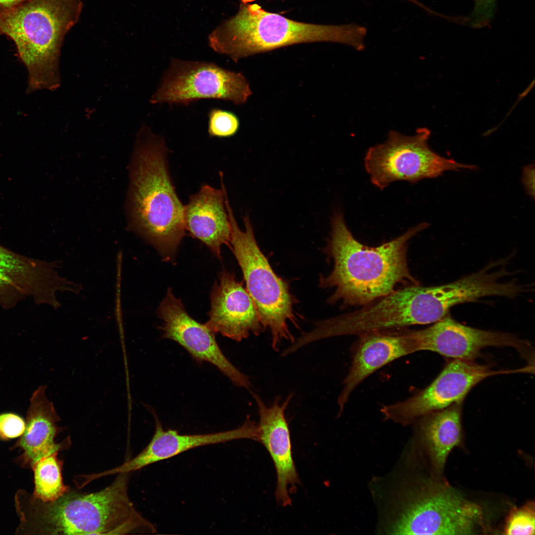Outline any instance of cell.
I'll return each mask as SVG.
<instances>
[{"mask_svg":"<svg viewBox=\"0 0 535 535\" xmlns=\"http://www.w3.org/2000/svg\"><path fill=\"white\" fill-rule=\"evenodd\" d=\"M429 224L422 222L392 240L375 247L363 245L352 235L344 216L335 212L325 252L334 261L330 273L321 275L320 286L333 287L328 299L343 306H367L395 290L399 284L418 285L408 266L409 241Z\"/></svg>","mask_w":535,"mask_h":535,"instance_id":"1","label":"cell"},{"mask_svg":"<svg viewBox=\"0 0 535 535\" xmlns=\"http://www.w3.org/2000/svg\"><path fill=\"white\" fill-rule=\"evenodd\" d=\"M162 137L141 128L129 165L126 211L128 229L153 246L165 260L173 258L185 235L184 206L169 175Z\"/></svg>","mask_w":535,"mask_h":535,"instance_id":"2","label":"cell"},{"mask_svg":"<svg viewBox=\"0 0 535 535\" xmlns=\"http://www.w3.org/2000/svg\"><path fill=\"white\" fill-rule=\"evenodd\" d=\"M366 28L354 24L324 25L297 21L241 3L237 13L223 21L208 37L210 47L235 62L260 53L296 44L329 42L361 51Z\"/></svg>","mask_w":535,"mask_h":535,"instance_id":"3","label":"cell"},{"mask_svg":"<svg viewBox=\"0 0 535 535\" xmlns=\"http://www.w3.org/2000/svg\"><path fill=\"white\" fill-rule=\"evenodd\" d=\"M82 8L81 0H27L0 9V33L14 42L27 68V93L59 86L61 48Z\"/></svg>","mask_w":535,"mask_h":535,"instance_id":"4","label":"cell"},{"mask_svg":"<svg viewBox=\"0 0 535 535\" xmlns=\"http://www.w3.org/2000/svg\"><path fill=\"white\" fill-rule=\"evenodd\" d=\"M131 473L117 474L106 488L94 492L70 490L57 499L35 498V523L48 535L154 534L156 527L136 510L128 495Z\"/></svg>","mask_w":535,"mask_h":535,"instance_id":"5","label":"cell"},{"mask_svg":"<svg viewBox=\"0 0 535 535\" xmlns=\"http://www.w3.org/2000/svg\"><path fill=\"white\" fill-rule=\"evenodd\" d=\"M226 207L231 226L230 249L242 271L246 289L252 297L265 328L271 335V347L278 351L281 341L293 343L295 339L288 327L290 322L298 327L293 306L296 300L287 282L279 277L261 250L248 216L243 217L241 230L228 200Z\"/></svg>","mask_w":535,"mask_h":535,"instance_id":"6","label":"cell"},{"mask_svg":"<svg viewBox=\"0 0 535 535\" xmlns=\"http://www.w3.org/2000/svg\"><path fill=\"white\" fill-rule=\"evenodd\" d=\"M430 135L427 128H418L413 135L391 131L384 143L369 148L364 166L372 184L382 190L397 181L415 183L437 177L447 171L477 168L476 165L461 163L435 153L428 144Z\"/></svg>","mask_w":535,"mask_h":535,"instance_id":"7","label":"cell"},{"mask_svg":"<svg viewBox=\"0 0 535 535\" xmlns=\"http://www.w3.org/2000/svg\"><path fill=\"white\" fill-rule=\"evenodd\" d=\"M411 492L392 534L468 535L484 528L482 508L451 487L430 483Z\"/></svg>","mask_w":535,"mask_h":535,"instance_id":"8","label":"cell"},{"mask_svg":"<svg viewBox=\"0 0 535 535\" xmlns=\"http://www.w3.org/2000/svg\"><path fill=\"white\" fill-rule=\"evenodd\" d=\"M252 93L249 81L241 73L213 62L172 58L150 101L187 105L214 99L239 105L246 103Z\"/></svg>","mask_w":535,"mask_h":535,"instance_id":"9","label":"cell"},{"mask_svg":"<svg viewBox=\"0 0 535 535\" xmlns=\"http://www.w3.org/2000/svg\"><path fill=\"white\" fill-rule=\"evenodd\" d=\"M521 372L522 368L495 371L474 361L454 359L427 387L405 400L383 405L380 412L386 420L408 425L428 414L463 402L475 385L488 377Z\"/></svg>","mask_w":535,"mask_h":535,"instance_id":"10","label":"cell"},{"mask_svg":"<svg viewBox=\"0 0 535 535\" xmlns=\"http://www.w3.org/2000/svg\"><path fill=\"white\" fill-rule=\"evenodd\" d=\"M60 261L49 262L27 257L0 245V305L10 309L26 298L54 309L61 306L57 291L77 293L79 284L60 276Z\"/></svg>","mask_w":535,"mask_h":535,"instance_id":"11","label":"cell"},{"mask_svg":"<svg viewBox=\"0 0 535 535\" xmlns=\"http://www.w3.org/2000/svg\"><path fill=\"white\" fill-rule=\"evenodd\" d=\"M412 333L417 352L432 351L453 359L474 361L488 347H513L528 361L534 354L530 343L513 334L467 326L448 315Z\"/></svg>","mask_w":535,"mask_h":535,"instance_id":"12","label":"cell"},{"mask_svg":"<svg viewBox=\"0 0 535 535\" xmlns=\"http://www.w3.org/2000/svg\"><path fill=\"white\" fill-rule=\"evenodd\" d=\"M158 314L163 321L160 327L162 338L177 342L197 362L214 366L235 386L250 389L249 377L227 359L216 342L215 333L190 317L171 289L160 304Z\"/></svg>","mask_w":535,"mask_h":535,"instance_id":"13","label":"cell"},{"mask_svg":"<svg viewBox=\"0 0 535 535\" xmlns=\"http://www.w3.org/2000/svg\"><path fill=\"white\" fill-rule=\"evenodd\" d=\"M211 293L209 319L205 323L214 333L237 342L252 333L259 336L265 329L256 305L233 273L223 270Z\"/></svg>","mask_w":535,"mask_h":535,"instance_id":"14","label":"cell"},{"mask_svg":"<svg viewBox=\"0 0 535 535\" xmlns=\"http://www.w3.org/2000/svg\"><path fill=\"white\" fill-rule=\"evenodd\" d=\"M260 417L258 425V441L263 444L274 465L277 483L275 492L277 503L282 507L291 505L290 493H294L300 482L292 456L290 430L285 412L293 394L282 403L277 397L267 406L258 394L251 392Z\"/></svg>","mask_w":535,"mask_h":535,"instance_id":"15","label":"cell"},{"mask_svg":"<svg viewBox=\"0 0 535 535\" xmlns=\"http://www.w3.org/2000/svg\"><path fill=\"white\" fill-rule=\"evenodd\" d=\"M154 434L147 446L133 458L119 466L104 472L105 476L131 473L149 465L171 458L201 446L240 439L258 441V425L247 416L243 425L235 429L214 433L181 434L176 430H164L157 415Z\"/></svg>","mask_w":535,"mask_h":535,"instance_id":"16","label":"cell"},{"mask_svg":"<svg viewBox=\"0 0 535 535\" xmlns=\"http://www.w3.org/2000/svg\"><path fill=\"white\" fill-rule=\"evenodd\" d=\"M359 336L354 347L350 369L337 399L340 414L352 393L365 379L394 360L417 352L412 331L386 330Z\"/></svg>","mask_w":535,"mask_h":535,"instance_id":"17","label":"cell"},{"mask_svg":"<svg viewBox=\"0 0 535 535\" xmlns=\"http://www.w3.org/2000/svg\"><path fill=\"white\" fill-rule=\"evenodd\" d=\"M220 176V189L203 185L197 193L190 196L184 211L186 230L204 243L219 259L222 245L230 248L231 238L230 222L225 203L227 193L221 172Z\"/></svg>","mask_w":535,"mask_h":535,"instance_id":"18","label":"cell"},{"mask_svg":"<svg viewBox=\"0 0 535 535\" xmlns=\"http://www.w3.org/2000/svg\"><path fill=\"white\" fill-rule=\"evenodd\" d=\"M46 385H41L33 393L25 429L16 444L23 451L20 459L25 466L32 468L43 457L66 450L71 445L69 436L59 443L55 441L64 428L57 425L60 419L46 395Z\"/></svg>","mask_w":535,"mask_h":535,"instance_id":"19","label":"cell"},{"mask_svg":"<svg viewBox=\"0 0 535 535\" xmlns=\"http://www.w3.org/2000/svg\"><path fill=\"white\" fill-rule=\"evenodd\" d=\"M462 403H456L418 419L420 433L438 472L443 469L451 451L461 442Z\"/></svg>","mask_w":535,"mask_h":535,"instance_id":"20","label":"cell"},{"mask_svg":"<svg viewBox=\"0 0 535 535\" xmlns=\"http://www.w3.org/2000/svg\"><path fill=\"white\" fill-rule=\"evenodd\" d=\"M57 453L43 457L32 467L34 474V497L43 502L54 501L70 487L63 481V461L57 458Z\"/></svg>","mask_w":535,"mask_h":535,"instance_id":"21","label":"cell"},{"mask_svg":"<svg viewBox=\"0 0 535 535\" xmlns=\"http://www.w3.org/2000/svg\"><path fill=\"white\" fill-rule=\"evenodd\" d=\"M535 507L529 503L513 511L508 517L504 529L506 535H534Z\"/></svg>","mask_w":535,"mask_h":535,"instance_id":"22","label":"cell"},{"mask_svg":"<svg viewBox=\"0 0 535 535\" xmlns=\"http://www.w3.org/2000/svg\"><path fill=\"white\" fill-rule=\"evenodd\" d=\"M239 127V119L232 112L219 108H213L210 111L208 132L210 136L229 137L236 133Z\"/></svg>","mask_w":535,"mask_h":535,"instance_id":"23","label":"cell"},{"mask_svg":"<svg viewBox=\"0 0 535 535\" xmlns=\"http://www.w3.org/2000/svg\"><path fill=\"white\" fill-rule=\"evenodd\" d=\"M25 428V421L17 414H0V439L7 440L21 436Z\"/></svg>","mask_w":535,"mask_h":535,"instance_id":"24","label":"cell"},{"mask_svg":"<svg viewBox=\"0 0 535 535\" xmlns=\"http://www.w3.org/2000/svg\"><path fill=\"white\" fill-rule=\"evenodd\" d=\"M496 0H474V8L471 18V25L482 28L487 25L494 13Z\"/></svg>","mask_w":535,"mask_h":535,"instance_id":"25","label":"cell"},{"mask_svg":"<svg viewBox=\"0 0 535 535\" xmlns=\"http://www.w3.org/2000/svg\"><path fill=\"white\" fill-rule=\"evenodd\" d=\"M522 181L528 193L534 198L535 197V166L534 164L524 167Z\"/></svg>","mask_w":535,"mask_h":535,"instance_id":"26","label":"cell"},{"mask_svg":"<svg viewBox=\"0 0 535 535\" xmlns=\"http://www.w3.org/2000/svg\"><path fill=\"white\" fill-rule=\"evenodd\" d=\"M27 0H0V9H9L15 7Z\"/></svg>","mask_w":535,"mask_h":535,"instance_id":"27","label":"cell"},{"mask_svg":"<svg viewBox=\"0 0 535 535\" xmlns=\"http://www.w3.org/2000/svg\"><path fill=\"white\" fill-rule=\"evenodd\" d=\"M241 0L242 3H248V2L253 1H254L255 0Z\"/></svg>","mask_w":535,"mask_h":535,"instance_id":"28","label":"cell"}]
</instances>
